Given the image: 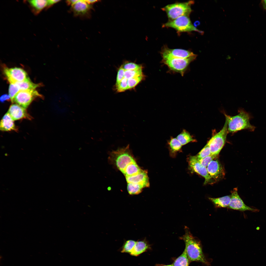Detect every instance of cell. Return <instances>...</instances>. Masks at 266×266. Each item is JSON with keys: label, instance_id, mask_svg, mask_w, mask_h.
<instances>
[{"label": "cell", "instance_id": "obj_1", "mask_svg": "<svg viewBox=\"0 0 266 266\" xmlns=\"http://www.w3.org/2000/svg\"><path fill=\"white\" fill-rule=\"evenodd\" d=\"M184 229L185 233L180 239L185 242L184 250L190 262H199L209 266V263L203 253L200 241L193 236L187 227H185Z\"/></svg>", "mask_w": 266, "mask_h": 266}, {"label": "cell", "instance_id": "obj_2", "mask_svg": "<svg viewBox=\"0 0 266 266\" xmlns=\"http://www.w3.org/2000/svg\"><path fill=\"white\" fill-rule=\"evenodd\" d=\"M224 115L227 123L228 133H233L244 129L252 132L255 128L250 123L251 116L243 109L239 110L238 114L234 116H230L225 114Z\"/></svg>", "mask_w": 266, "mask_h": 266}, {"label": "cell", "instance_id": "obj_3", "mask_svg": "<svg viewBox=\"0 0 266 266\" xmlns=\"http://www.w3.org/2000/svg\"><path fill=\"white\" fill-rule=\"evenodd\" d=\"M110 156V159L121 172L130 163L135 160L130 149L129 144L125 147L112 151Z\"/></svg>", "mask_w": 266, "mask_h": 266}, {"label": "cell", "instance_id": "obj_4", "mask_svg": "<svg viewBox=\"0 0 266 266\" xmlns=\"http://www.w3.org/2000/svg\"><path fill=\"white\" fill-rule=\"evenodd\" d=\"M193 1L182 3H177L168 4L162 9L166 12L170 20H174L182 16H189L192 10L191 5Z\"/></svg>", "mask_w": 266, "mask_h": 266}, {"label": "cell", "instance_id": "obj_5", "mask_svg": "<svg viewBox=\"0 0 266 266\" xmlns=\"http://www.w3.org/2000/svg\"><path fill=\"white\" fill-rule=\"evenodd\" d=\"M197 56L187 58L168 57L162 58V62L173 71L180 73L183 76L190 63Z\"/></svg>", "mask_w": 266, "mask_h": 266}, {"label": "cell", "instance_id": "obj_6", "mask_svg": "<svg viewBox=\"0 0 266 266\" xmlns=\"http://www.w3.org/2000/svg\"><path fill=\"white\" fill-rule=\"evenodd\" d=\"M228 133L227 123L225 120L222 129L212 136L207 143L210 149L211 155L218 156L225 143Z\"/></svg>", "mask_w": 266, "mask_h": 266}, {"label": "cell", "instance_id": "obj_7", "mask_svg": "<svg viewBox=\"0 0 266 266\" xmlns=\"http://www.w3.org/2000/svg\"><path fill=\"white\" fill-rule=\"evenodd\" d=\"M163 27L174 28L179 32H189L194 31L201 34L203 32L198 29L192 24L188 16H183L163 24Z\"/></svg>", "mask_w": 266, "mask_h": 266}, {"label": "cell", "instance_id": "obj_8", "mask_svg": "<svg viewBox=\"0 0 266 266\" xmlns=\"http://www.w3.org/2000/svg\"><path fill=\"white\" fill-rule=\"evenodd\" d=\"M38 97H43L35 89L21 90L15 96L13 103L26 109L33 100Z\"/></svg>", "mask_w": 266, "mask_h": 266}, {"label": "cell", "instance_id": "obj_9", "mask_svg": "<svg viewBox=\"0 0 266 266\" xmlns=\"http://www.w3.org/2000/svg\"><path fill=\"white\" fill-rule=\"evenodd\" d=\"M3 67V73L10 83L21 82L30 79L27 72L21 68Z\"/></svg>", "mask_w": 266, "mask_h": 266}, {"label": "cell", "instance_id": "obj_10", "mask_svg": "<svg viewBox=\"0 0 266 266\" xmlns=\"http://www.w3.org/2000/svg\"><path fill=\"white\" fill-rule=\"evenodd\" d=\"M231 193V200L228 207V208L241 211H249L254 212H258V209L252 208L245 204L238 194L237 188H234Z\"/></svg>", "mask_w": 266, "mask_h": 266}, {"label": "cell", "instance_id": "obj_11", "mask_svg": "<svg viewBox=\"0 0 266 266\" xmlns=\"http://www.w3.org/2000/svg\"><path fill=\"white\" fill-rule=\"evenodd\" d=\"M188 162L189 167L192 170L204 178V184L212 182V179L209 175L206 168L201 164L196 156H190Z\"/></svg>", "mask_w": 266, "mask_h": 266}, {"label": "cell", "instance_id": "obj_12", "mask_svg": "<svg viewBox=\"0 0 266 266\" xmlns=\"http://www.w3.org/2000/svg\"><path fill=\"white\" fill-rule=\"evenodd\" d=\"M161 53L162 58L168 57L187 58L197 56L189 50L180 49H170L166 46L163 47Z\"/></svg>", "mask_w": 266, "mask_h": 266}, {"label": "cell", "instance_id": "obj_13", "mask_svg": "<svg viewBox=\"0 0 266 266\" xmlns=\"http://www.w3.org/2000/svg\"><path fill=\"white\" fill-rule=\"evenodd\" d=\"M217 157L212 160L206 167L210 176L216 181L221 179L225 175L224 170Z\"/></svg>", "mask_w": 266, "mask_h": 266}, {"label": "cell", "instance_id": "obj_14", "mask_svg": "<svg viewBox=\"0 0 266 266\" xmlns=\"http://www.w3.org/2000/svg\"><path fill=\"white\" fill-rule=\"evenodd\" d=\"M8 112L14 121L23 118L29 119L31 118L25 109L16 104H12L10 106Z\"/></svg>", "mask_w": 266, "mask_h": 266}, {"label": "cell", "instance_id": "obj_15", "mask_svg": "<svg viewBox=\"0 0 266 266\" xmlns=\"http://www.w3.org/2000/svg\"><path fill=\"white\" fill-rule=\"evenodd\" d=\"M74 14L77 16H83L88 14L91 8V6L85 0H78L71 6Z\"/></svg>", "mask_w": 266, "mask_h": 266}, {"label": "cell", "instance_id": "obj_16", "mask_svg": "<svg viewBox=\"0 0 266 266\" xmlns=\"http://www.w3.org/2000/svg\"><path fill=\"white\" fill-rule=\"evenodd\" d=\"M143 170L139 166L135 160L130 163L121 172L126 178L136 176Z\"/></svg>", "mask_w": 266, "mask_h": 266}, {"label": "cell", "instance_id": "obj_17", "mask_svg": "<svg viewBox=\"0 0 266 266\" xmlns=\"http://www.w3.org/2000/svg\"><path fill=\"white\" fill-rule=\"evenodd\" d=\"M12 119L7 112L1 120L0 124V129L2 131H16L17 129Z\"/></svg>", "mask_w": 266, "mask_h": 266}, {"label": "cell", "instance_id": "obj_18", "mask_svg": "<svg viewBox=\"0 0 266 266\" xmlns=\"http://www.w3.org/2000/svg\"><path fill=\"white\" fill-rule=\"evenodd\" d=\"M27 1L30 8L32 12L35 15L39 14L47 7L48 0H32Z\"/></svg>", "mask_w": 266, "mask_h": 266}, {"label": "cell", "instance_id": "obj_19", "mask_svg": "<svg viewBox=\"0 0 266 266\" xmlns=\"http://www.w3.org/2000/svg\"><path fill=\"white\" fill-rule=\"evenodd\" d=\"M150 248V246L145 240L136 241L134 246L130 254L131 255L137 256Z\"/></svg>", "mask_w": 266, "mask_h": 266}, {"label": "cell", "instance_id": "obj_20", "mask_svg": "<svg viewBox=\"0 0 266 266\" xmlns=\"http://www.w3.org/2000/svg\"><path fill=\"white\" fill-rule=\"evenodd\" d=\"M209 199L216 208H225L228 207L229 205L231 196H226L217 198H209Z\"/></svg>", "mask_w": 266, "mask_h": 266}, {"label": "cell", "instance_id": "obj_21", "mask_svg": "<svg viewBox=\"0 0 266 266\" xmlns=\"http://www.w3.org/2000/svg\"><path fill=\"white\" fill-rule=\"evenodd\" d=\"M176 138L182 145H184L189 143L194 142L196 140L190 133L185 129H183L182 132L177 136Z\"/></svg>", "mask_w": 266, "mask_h": 266}, {"label": "cell", "instance_id": "obj_22", "mask_svg": "<svg viewBox=\"0 0 266 266\" xmlns=\"http://www.w3.org/2000/svg\"><path fill=\"white\" fill-rule=\"evenodd\" d=\"M14 83L17 85L20 91L35 89L41 85L40 83L35 84L33 83L30 79L23 82Z\"/></svg>", "mask_w": 266, "mask_h": 266}, {"label": "cell", "instance_id": "obj_23", "mask_svg": "<svg viewBox=\"0 0 266 266\" xmlns=\"http://www.w3.org/2000/svg\"><path fill=\"white\" fill-rule=\"evenodd\" d=\"M167 144L170 152L172 153H175L180 150L182 146L176 138L172 136H171L167 140Z\"/></svg>", "mask_w": 266, "mask_h": 266}, {"label": "cell", "instance_id": "obj_24", "mask_svg": "<svg viewBox=\"0 0 266 266\" xmlns=\"http://www.w3.org/2000/svg\"><path fill=\"white\" fill-rule=\"evenodd\" d=\"M190 262L184 250L182 254L174 261V266H189Z\"/></svg>", "mask_w": 266, "mask_h": 266}, {"label": "cell", "instance_id": "obj_25", "mask_svg": "<svg viewBox=\"0 0 266 266\" xmlns=\"http://www.w3.org/2000/svg\"><path fill=\"white\" fill-rule=\"evenodd\" d=\"M145 77L143 74L140 75L127 79L128 89H132L136 86L144 79Z\"/></svg>", "mask_w": 266, "mask_h": 266}, {"label": "cell", "instance_id": "obj_26", "mask_svg": "<svg viewBox=\"0 0 266 266\" xmlns=\"http://www.w3.org/2000/svg\"><path fill=\"white\" fill-rule=\"evenodd\" d=\"M143 188L141 186L135 184L127 183V189L131 195H138L141 193Z\"/></svg>", "mask_w": 266, "mask_h": 266}, {"label": "cell", "instance_id": "obj_27", "mask_svg": "<svg viewBox=\"0 0 266 266\" xmlns=\"http://www.w3.org/2000/svg\"><path fill=\"white\" fill-rule=\"evenodd\" d=\"M136 242V241L133 240L126 241L124 243L121 248V252L130 254L134 247Z\"/></svg>", "mask_w": 266, "mask_h": 266}, {"label": "cell", "instance_id": "obj_28", "mask_svg": "<svg viewBox=\"0 0 266 266\" xmlns=\"http://www.w3.org/2000/svg\"><path fill=\"white\" fill-rule=\"evenodd\" d=\"M143 74L142 68L133 70H125L124 77L128 79Z\"/></svg>", "mask_w": 266, "mask_h": 266}, {"label": "cell", "instance_id": "obj_29", "mask_svg": "<svg viewBox=\"0 0 266 266\" xmlns=\"http://www.w3.org/2000/svg\"><path fill=\"white\" fill-rule=\"evenodd\" d=\"M211 154L210 149L207 143L196 156L198 160H199Z\"/></svg>", "mask_w": 266, "mask_h": 266}, {"label": "cell", "instance_id": "obj_30", "mask_svg": "<svg viewBox=\"0 0 266 266\" xmlns=\"http://www.w3.org/2000/svg\"><path fill=\"white\" fill-rule=\"evenodd\" d=\"M20 91L19 89L15 83H10L9 85L8 92L11 100L13 103L14 99L17 93Z\"/></svg>", "mask_w": 266, "mask_h": 266}, {"label": "cell", "instance_id": "obj_31", "mask_svg": "<svg viewBox=\"0 0 266 266\" xmlns=\"http://www.w3.org/2000/svg\"><path fill=\"white\" fill-rule=\"evenodd\" d=\"M116 87L118 92H124L128 90L127 79L124 77L118 84L116 85Z\"/></svg>", "mask_w": 266, "mask_h": 266}, {"label": "cell", "instance_id": "obj_32", "mask_svg": "<svg viewBox=\"0 0 266 266\" xmlns=\"http://www.w3.org/2000/svg\"><path fill=\"white\" fill-rule=\"evenodd\" d=\"M125 70H133L142 68V66L132 62L127 63L121 66Z\"/></svg>", "mask_w": 266, "mask_h": 266}, {"label": "cell", "instance_id": "obj_33", "mask_svg": "<svg viewBox=\"0 0 266 266\" xmlns=\"http://www.w3.org/2000/svg\"><path fill=\"white\" fill-rule=\"evenodd\" d=\"M217 156L211 154L198 160L202 166L206 168L210 162L213 159L217 157Z\"/></svg>", "mask_w": 266, "mask_h": 266}, {"label": "cell", "instance_id": "obj_34", "mask_svg": "<svg viewBox=\"0 0 266 266\" xmlns=\"http://www.w3.org/2000/svg\"><path fill=\"white\" fill-rule=\"evenodd\" d=\"M125 71V70L121 66L117 72L116 85L118 84L124 78Z\"/></svg>", "mask_w": 266, "mask_h": 266}, {"label": "cell", "instance_id": "obj_35", "mask_svg": "<svg viewBox=\"0 0 266 266\" xmlns=\"http://www.w3.org/2000/svg\"><path fill=\"white\" fill-rule=\"evenodd\" d=\"M11 100L10 98L9 95L7 94H3L2 95L0 98V100L1 102H4L6 101H9Z\"/></svg>", "mask_w": 266, "mask_h": 266}, {"label": "cell", "instance_id": "obj_36", "mask_svg": "<svg viewBox=\"0 0 266 266\" xmlns=\"http://www.w3.org/2000/svg\"><path fill=\"white\" fill-rule=\"evenodd\" d=\"M60 1V0H48V3L47 7L46 9L49 8L54 4Z\"/></svg>", "mask_w": 266, "mask_h": 266}, {"label": "cell", "instance_id": "obj_37", "mask_svg": "<svg viewBox=\"0 0 266 266\" xmlns=\"http://www.w3.org/2000/svg\"><path fill=\"white\" fill-rule=\"evenodd\" d=\"M78 0H67L66 2L67 4L69 5H70L71 6L76 2Z\"/></svg>", "mask_w": 266, "mask_h": 266}, {"label": "cell", "instance_id": "obj_38", "mask_svg": "<svg viewBox=\"0 0 266 266\" xmlns=\"http://www.w3.org/2000/svg\"><path fill=\"white\" fill-rule=\"evenodd\" d=\"M85 1L87 2L88 4L90 5L91 4H93L94 3L98 1L99 0H85Z\"/></svg>", "mask_w": 266, "mask_h": 266}, {"label": "cell", "instance_id": "obj_39", "mask_svg": "<svg viewBox=\"0 0 266 266\" xmlns=\"http://www.w3.org/2000/svg\"><path fill=\"white\" fill-rule=\"evenodd\" d=\"M261 2L264 8L265 9L266 7V0H262Z\"/></svg>", "mask_w": 266, "mask_h": 266}, {"label": "cell", "instance_id": "obj_40", "mask_svg": "<svg viewBox=\"0 0 266 266\" xmlns=\"http://www.w3.org/2000/svg\"><path fill=\"white\" fill-rule=\"evenodd\" d=\"M173 266V265H169L164 266Z\"/></svg>", "mask_w": 266, "mask_h": 266}, {"label": "cell", "instance_id": "obj_41", "mask_svg": "<svg viewBox=\"0 0 266 266\" xmlns=\"http://www.w3.org/2000/svg\"><path fill=\"white\" fill-rule=\"evenodd\" d=\"M265 9L266 10V8H265Z\"/></svg>", "mask_w": 266, "mask_h": 266}, {"label": "cell", "instance_id": "obj_42", "mask_svg": "<svg viewBox=\"0 0 266 266\" xmlns=\"http://www.w3.org/2000/svg\"></svg>", "mask_w": 266, "mask_h": 266}]
</instances>
